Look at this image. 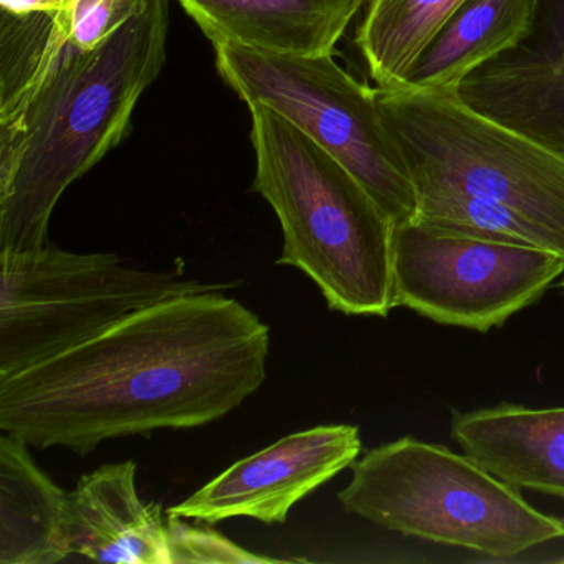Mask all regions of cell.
<instances>
[{
	"label": "cell",
	"mask_w": 564,
	"mask_h": 564,
	"mask_svg": "<svg viewBox=\"0 0 564 564\" xmlns=\"http://www.w3.org/2000/svg\"><path fill=\"white\" fill-rule=\"evenodd\" d=\"M269 349V326L223 292L164 300L0 378V431L87 455L108 438L200 427L265 382Z\"/></svg>",
	"instance_id": "obj_1"
},
{
	"label": "cell",
	"mask_w": 564,
	"mask_h": 564,
	"mask_svg": "<svg viewBox=\"0 0 564 564\" xmlns=\"http://www.w3.org/2000/svg\"><path fill=\"white\" fill-rule=\"evenodd\" d=\"M167 29L170 0H150L97 47L65 45L34 90L0 115V252L47 246L62 194L124 140L160 77Z\"/></svg>",
	"instance_id": "obj_2"
},
{
	"label": "cell",
	"mask_w": 564,
	"mask_h": 564,
	"mask_svg": "<svg viewBox=\"0 0 564 564\" xmlns=\"http://www.w3.org/2000/svg\"><path fill=\"white\" fill-rule=\"evenodd\" d=\"M250 115L253 189L282 224L276 263L306 273L329 310L388 316L394 308L391 217L343 164L285 118L263 107H250Z\"/></svg>",
	"instance_id": "obj_3"
},
{
	"label": "cell",
	"mask_w": 564,
	"mask_h": 564,
	"mask_svg": "<svg viewBox=\"0 0 564 564\" xmlns=\"http://www.w3.org/2000/svg\"><path fill=\"white\" fill-rule=\"evenodd\" d=\"M338 494L349 513L386 530L491 557L564 540V517L531 507L468 455L415 437L366 452Z\"/></svg>",
	"instance_id": "obj_4"
},
{
	"label": "cell",
	"mask_w": 564,
	"mask_h": 564,
	"mask_svg": "<svg viewBox=\"0 0 564 564\" xmlns=\"http://www.w3.org/2000/svg\"><path fill=\"white\" fill-rule=\"evenodd\" d=\"M419 193L484 200L524 217L564 259V156L478 113L454 91L376 88Z\"/></svg>",
	"instance_id": "obj_5"
},
{
	"label": "cell",
	"mask_w": 564,
	"mask_h": 564,
	"mask_svg": "<svg viewBox=\"0 0 564 564\" xmlns=\"http://www.w3.org/2000/svg\"><path fill=\"white\" fill-rule=\"evenodd\" d=\"M227 289L232 285L137 269L115 253H72L48 243L34 252H0V378L154 303Z\"/></svg>",
	"instance_id": "obj_6"
},
{
	"label": "cell",
	"mask_w": 564,
	"mask_h": 564,
	"mask_svg": "<svg viewBox=\"0 0 564 564\" xmlns=\"http://www.w3.org/2000/svg\"><path fill=\"white\" fill-rule=\"evenodd\" d=\"M214 47L220 77L247 107L269 108L299 128L366 187L395 226L414 219V184L379 111L376 88L351 77L333 54Z\"/></svg>",
	"instance_id": "obj_7"
},
{
	"label": "cell",
	"mask_w": 564,
	"mask_h": 564,
	"mask_svg": "<svg viewBox=\"0 0 564 564\" xmlns=\"http://www.w3.org/2000/svg\"><path fill=\"white\" fill-rule=\"evenodd\" d=\"M564 273L551 250L408 220L394 227L392 305L487 333L536 303Z\"/></svg>",
	"instance_id": "obj_8"
},
{
	"label": "cell",
	"mask_w": 564,
	"mask_h": 564,
	"mask_svg": "<svg viewBox=\"0 0 564 564\" xmlns=\"http://www.w3.org/2000/svg\"><path fill=\"white\" fill-rule=\"evenodd\" d=\"M356 425H318L286 435L263 451L236 462L167 514L219 523L249 517L283 524L293 505L351 467L361 454Z\"/></svg>",
	"instance_id": "obj_9"
},
{
	"label": "cell",
	"mask_w": 564,
	"mask_h": 564,
	"mask_svg": "<svg viewBox=\"0 0 564 564\" xmlns=\"http://www.w3.org/2000/svg\"><path fill=\"white\" fill-rule=\"evenodd\" d=\"M454 94L564 156V0H538L530 34L471 72Z\"/></svg>",
	"instance_id": "obj_10"
},
{
	"label": "cell",
	"mask_w": 564,
	"mask_h": 564,
	"mask_svg": "<svg viewBox=\"0 0 564 564\" xmlns=\"http://www.w3.org/2000/svg\"><path fill=\"white\" fill-rule=\"evenodd\" d=\"M72 553L123 564H171L163 507L144 503L133 460L101 465L67 494Z\"/></svg>",
	"instance_id": "obj_11"
},
{
	"label": "cell",
	"mask_w": 564,
	"mask_h": 564,
	"mask_svg": "<svg viewBox=\"0 0 564 564\" xmlns=\"http://www.w3.org/2000/svg\"><path fill=\"white\" fill-rule=\"evenodd\" d=\"M452 441L505 484L564 500V408L454 412Z\"/></svg>",
	"instance_id": "obj_12"
},
{
	"label": "cell",
	"mask_w": 564,
	"mask_h": 564,
	"mask_svg": "<svg viewBox=\"0 0 564 564\" xmlns=\"http://www.w3.org/2000/svg\"><path fill=\"white\" fill-rule=\"evenodd\" d=\"M214 45L279 55L333 54L368 0H177Z\"/></svg>",
	"instance_id": "obj_13"
},
{
	"label": "cell",
	"mask_w": 564,
	"mask_h": 564,
	"mask_svg": "<svg viewBox=\"0 0 564 564\" xmlns=\"http://www.w3.org/2000/svg\"><path fill=\"white\" fill-rule=\"evenodd\" d=\"M29 445L0 437V564H55L70 556L67 494L39 468Z\"/></svg>",
	"instance_id": "obj_14"
},
{
	"label": "cell",
	"mask_w": 564,
	"mask_h": 564,
	"mask_svg": "<svg viewBox=\"0 0 564 564\" xmlns=\"http://www.w3.org/2000/svg\"><path fill=\"white\" fill-rule=\"evenodd\" d=\"M538 0H467L402 80L408 90L455 91L481 65L517 47L533 25Z\"/></svg>",
	"instance_id": "obj_15"
},
{
	"label": "cell",
	"mask_w": 564,
	"mask_h": 564,
	"mask_svg": "<svg viewBox=\"0 0 564 564\" xmlns=\"http://www.w3.org/2000/svg\"><path fill=\"white\" fill-rule=\"evenodd\" d=\"M467 0H368L356 45L378 88H399L422 52Z\"/></svg>",
	"instance_id": "obj_16"
},
{
	"label": "cell",
	"mask_w": 564,
	"mask_h": 564,
	"mask_svg": "<svg viewBox=\"0 0 564 564\" xmlns=\"http://www.w3.org/2000/svg\"><path fill=\"white\" fill-rule=\"evenodd\" d=\"M57 11L0 15V115L14 110L47 75L68 44L55 21Z\"/></svg>",
	"instance_id": "obj_17"
},
{
	"label": "cell",
	"mask_w": 564,
	"mask_h": 564,
	"mask_svg": "<svg viewBox=\"0 0 564 564\" xmlns=\"http://www.w3.org/2000/svg\"><path fill=\"white\" fill-rule=\"evenodd\" d=\"M148 4L150 0H64L55 19L65 41L87 51L120 31Z\"/></svg>",
	"instance_id": "obj_18"
},
{
	"label": "cell",
	"mask_w": 564,
	"mask_h": 564,
	"mask_svg": "<svg viewBox=\"0 0 564 564\" xmlns=\"http://www.w3.org/2000/svg\"><path fill=\"white\" fill-rule=\"evenodd\" d=\"M171 564L176 563H276L269 556L252 554L217 533L214 528L183 521L167 514Z\"/></svg>",
	"instance_id": "obj_19"
},
{
	"label": "cell",
	"mask_w": 564,
	"mask_h": 564,
	"mask_svg": "<svg viewBox=\"0 0 564 564\" xmlns=\"http://www.w3.org/2000/svg\"><path fill=\"white\" fill-rule=\"evenodd\" d=\"M64 0H0L2 11L28 14L37 11H58Z\"/></svg>",
	"instance_id": "obj_20"
},
{
	"label": "cell",
	"mask_w": 564,
	"mask_h": 564,
	"mask_svg": "<svg viewBox=\"0 0 564 564\" xmlns=\"http://www.w3.org/2000/svg\"><path fill=\"white\" fill-rule=\"evenodd\" d=\"M561 289H563V292H564V279H563V283H561Z\"/></svg>",
	"instance_id": "obj_21"
}]
</instances>
